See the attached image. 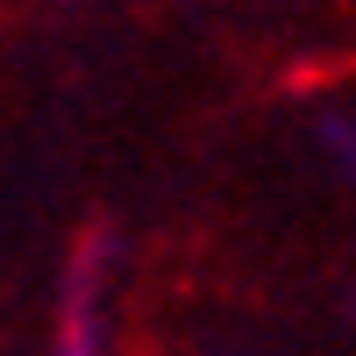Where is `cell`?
I'll list each match as a JSON object with an SVG mask.
<instances>
[{
    "label": "cell",
    "instance_id": "cell-1",
    "mask_svg": "<svg viewBox=\"0 0 356 356\" xmlns=\"http://www.w3.org/2000/svg\"><path fill=\"white\" fill-rule=\"evenodd\" d=\"M100 278H107L100 243H86V257L72 264V278H65V314H57V342H50V356H107Z\"/></svg>",
    "mask_w": 356,
    "mask_h": 356
}]
</instances>
